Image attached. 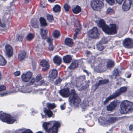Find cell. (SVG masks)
<instances>
[{
    "label": "cell",
    "instance_id": "15",
    "mask_svg": "<svg viewBox=\"0 0 133 133\" xmlns=\"http://www.w3.org/2000/svg\"><path fill=\"white\" fill-rule=\"evenodd\" d=\"M40 64L41 65V66L43 68L46 67V68H49V65H48L49 64H48V62L46 60L44 59L42 60L40 62ZM47 70H48L47 68Z\"/></svg>",
    "mask_w": 133,
    "mask_h": 133
},
{
    "label": "cell",
    "instance_id": "26",
    "mask_svg": "<svg viewBox=\"0 0 133 133\" xmlns=\"http://www.w3.org/2000/svg\"><path fill=\"white\" fill-rule=\"evenodd\" d=\"M7 63L6 60L3 57L2 55H1V62L0 64L1 66H4Z\"/></svg>",
    "mask_w": 133,
    "mask_h": 133
},
{
    "label": "cell",
    "instance_id": "28",
    "mask_svg": "<svg viewBox=\"0 0 133 133\" xmlns=\"http://www.w3.org/2000/svg\"><path fill=\"white\" fill-rule=\"evenodd\" d=\"M114 63L112 60H109L107 63V66L108 68H112L114 66Z\"/></svg>",
    "mask_w": 133,
    "mask_h": 133
},
{
    "label": "cell",
    "instance_id": "8",
    "mask_svg": "<svg viewBox=\"0 0 133 133\" xmlns=\"http://www.w3.org/2000/svg\"><path fill=\"white\" fill-rule=\"evenodd\" d=\"M123 45L126 48H132L133 47V40L130 38H126L123 41Z\"/></svg>",
    "mask_w": 133,
    "mask_h": 133
},
{
    "label": "cell",
    "instance_id": "33",
    "mask_svg": "<svg viewBox=\"0 0 133 133\" xmlns=\"http://www.w3.org/2000/svg\"><path fill=\"white\" fill-rule=\"evenodd\" d=\"M109 82L108 80H102L99 81V83L97 85V86H98L102 84H106V83H107Z\"/></svg>",
    "mask_w": 133,
    "mask_h": 133
},
{
    "label": "cell",
    "instance_id": "44",
    "mask_svg": "<svg viewBox=\"0 0 133 133\" xmlns=\"http://www.w3.org/2000/svg\"><path fill=\"white\" fill-rule=\"evenodd\" d=\"M116 1L117 2H118V3L119 4H121L123 1V0H116Z\"/></svg>",
    "mask_w": 133,
    "mask_h": 133
},
{
    "label": "cell",
    "instance_id": "5",
    "mask_svg": "<svg viewBox=\"0 0 133 133\" xmlns=\"http://www.w3.org/2000/svg\"><path fill=\"white\" fill-rule=\"evenodd\" d=\"M91 6L92 9L96 11H100L104 7V4L99 0H94L91 2Z\"/></svg>",
    "mask_w": 133,
    "mask_h": 133
},
{
    "label": "cell",
    "instance_id": "42",
    "mask_svg": "<svg viewBox=\"0 0 133 133\" xmlns=\"http://www.w3.org/2000/svg\"><path fill=\"white\" fill-rule=\"evenodd\" d=\"M20 75V72H19V71L16 72L14 73V75L16 77H17V76H19Z\"/></svg>",
    "mask_w": 133,
    "mask_h": 133
},
{
    "label": "cell",
    "instance_id": "12",
    "mask_svg": "<svg viewBox=\"0 0 133 133\" xmlns=\"http://www.w3.org/2000/svg\"><path fill=\"white\" fill-rule=\"evenodd\" d=\"M5 48L6 54L8 57H11L13 54V49L12 47L8 44L6 45Z\"/></svg>",
    "mask_w": 133,
    "mask_h": 133
},
{
    "label": "cell",
    "instance_id": "9",
    "mask_svg": "<svg viewBox=\"0 0 133 133\" xmlns=\"http://www.w3.org/2000/svg\"><path fill=\"white\" fill-rule=\"evenodd\" d=\"M132 0H126L123 5V9L124 11H128L130 10L132 4Z\"/></svg>",
    "mask_w": 133,
    "mask_h": 133
},
{
    "label": "cell",
    "instance_id": "2",
    "mask_svg": "<svg viewBox=\"0 0 133 133\" xmlns=\"http://www.w3.org/2000/svg\"><path fill=\"white\" fill-rule=\"evenodd\" d=\"M121 113L126 114L133 112V103L125 100L121 103L120 105Z\"/></svg>",
    "mask_w": 133,
    "mask_h": 133
},
{
    "label": "cell",
    "instance_id": "37",
    "mask_svg": "<svg viewBox=\"0 0 133 133\" xmlns=\"http://www.w3.org/2000/svg\"><path fill=\"white\" fill-rule=\"evenodd\" d=\"M106 1L109 5L111 6L114 5L115 3L114 0H106Z\"/></svg>",
    "mask_w": 133,
    "mask_h": 133
},
{
    "label": "cell",
    "instance_id": "34",
    "mask_svg": "<svg viewBox=\"0 0 133 133\" xmlns=\"http://www.w3.org/2000/svg\"><path fill=\"white\" fill-rule=\"evenodd\" d=\"M47 18L48 21L50 22H53L54 20V17L52 15H47Z\"/></svg>",
    "mask_w": 133,
    "mask_h": 133
},
{
    "label": "cell",
    "instance_id": "25",
    "mask_svg": "<svg viewBox=\"0 0 133 133\" xmlns=\"http://www.w3.org/2000/svg\"><path fill=\"white\" fill-rule=\"evenodd\" d=\"M44 112H45V113L46 114H47L49 117H51L52 116H53V113L50 110L45 109L44 111Z\"/></svg>",
    "mask_w": 133,
    "mask_h": 133
},
{
    "label": "cell",
    "instance_id": "47",
    "mask_svg": "<svg viewBox=\"0 0 133 133\" xmlns=\"http://www.w3.org/2000/svg\"><path fill=\"white\" fill-rule=\"evenodd\" d=\"M27 130V131H24L23 132H32V131H30V130Z\"/></svg>",
    "mask_w": 133,
    "mask_h": 133
},
{
    "label": "cell",
    "instance_id": "22",
    "mask_svg": "<svg viewBox=\"0 0 133 133\" xmlns=\"http://www.w3.org/2000/svg\"><path fill=\"white\" fill-rule=\"evenodd\" d=\"M78 66V62L77 61H75L74 62H73L71 65H70L69 66V68L70 69L73 70L75 69L76 68H77V67Z\"/></svg>",
    "mask_w": 133,
    "mask_h": 133
},
{
    "label": "cell",
    "instance_id": "3",
    "mask_svg": "<svg viewBox=\"0 0 133 133\" xmlns=\"http://www.w3.org/2000/svg\"><path fill=\"white\" fill-rule=\"evenodd\" d=\"M70 96L69 100L70 104L75 107H78L81 100L77 94H76L75 90H72L71 94Z\"/></svg>",
    "mask_w": 133,
    "mask_h": 133
},
{
    "label": "cell",
    "instance_id": "14",
    "mask_svg": "<svg viewBox=\"0 0 133 133\" xmlns=\"http://www.w3.org/2000/svg\"><path fill=\"white\" fill-rule=\"evenodd\" d=\"M118 101H114L113 102H112L109 105L107 106V110L109 111H112L116 109L118 106Z\"/></svg>",
    "mask_w": 133,
    "mask_h": 133
},
{
    "label": "cell",
    "instance_id": "11",
    "mask_svg": "<svg viewBox=\"0 0 133 133\" xmlns=\"http://www.w3.org/2000/svg\"><path fill=\"white\" fill-rule=\"evenodd\" d=\"M32 74L30 72H28L26 74H23L22 76V79L23 81L27 82L29 81L32 77Z\"/></svg>",
    "mask_w": 133,
    "mask_h": 133
},
{
    "label": "cell",
    "instance_id": "43",
    "mask_svg": "<svg viewBox=\"0 0 133 133\" xmlns=\"http://www.w3.org/2000/svg\"><path fill=\"white\" fill-rule=\"evenodd\" d=\"M61 79H60V78H59V79H58L57 80H56V82H55V83H56V84H59V83H60V82H61Z\"/></svg>",
    "mask_w": 133,
    "mask_h": 133
},
{
    "label": "cell",
    "instance_id": "36",
    "mask_svg": "<svg viewBox=\"0 0 133 133\" xmlns=\"http://www.w3.org/2000/svg\"><path fill=\"white\" fill-rule=\"evenodd\" d=\"M49 124V123H45L43 124V128H44L47 131H48V126Z\"/></svg>",
    "mask_w": 133,
    "mask_h": 133
},
{
    "label": "cell",
    "instance_id": "35",
    "mask_svg": "<svg viewBox=\"0 0 133 133\" xmlns=\"http://www.w3.org/2000/svg\"><path fill=\"white\" fill-rule=\"evenodd\" d=\"M107 13L108 15H112L114 13V11L111 8H109L107 11Z\"/></svg>",
    "mask_w": 133,
    "mask_h": 133
},
{
    "label": "cell",
    "instance_id": "24",
    "mask_svg": "<svg viewBox=\"0 0 133 133\" xmlns=\"http://www.w3.org/2000/svg\"><path fill=\"white\" fill-rule=\"evenodd\" d=\"M57 71L56 70L54 69L52 70L51 73V77L52 78L54 79L56 78V77L57 76Z\"/></svg>",
    "mask_w": 133,
    "mask_h": 133
},
{
    "label": "cell",
    "instance_id": "45",
    "mask_svg": "<svg viewBox=\"0 0 133 133\" xmlns=\"http://www.w3.org/2000/svg\"><path fill=\"white\" fill-rule=\"evenodd\" d=\"M130 131L133 130V125H131L130 126Z\"/></svg>",
    "mask_w": 133,
    "mask_h": 133
},
{
    "label": "cell",
    "instance_id": "13",
    "mask_svg": "<svg viewBox=\"0 0 133 133\" xmlns=\"http://www.w3.org/2000/svg\"><path fill=\"white\" fill-rule=\"evenodd\" d=\"M60 126V124L59 123H55L54 124L53 126L48 130V132L52 133H57L58 131V129Z\"/></svg>",
    "mask_w": 133,
    "mask_h": 133
},
{
    "label": "cell",
    "instance_id": "17",
    "mask_svg": "<svg viewBox=\"0 0 133 133\" xmlns=\"http://www.w3.org/2000/svg\"><path fill=\"white\" fill-rule=\"evenodd\" d=\"M65 44L69 47H72L74 44V42L72 39L69 38H67L65 41Z\"/></svg>",
    "mask_w": 133,
    "mask_h": 133
},
{
    "label": "cell",
    "instance_id": "40",
    "mask_svg": "<svg viewBox=\"0 0 133 133\" xmlns=\"http://www.w3.org/2000/svg\"><path fill=\"white\" fill-rule=\"evenodd\" d=\"M97 48H98V49L100 50H102L104 48V47L101 44H98L97 46Z\"/></svg>",
    "mask_w": 133,
    "mask_h": 133
},
{
    "label": "cell",
    "instance_id": "6",
    "mask_svg": "<svg viewBox=\"0 0 133 133\" xmlns=\"http://www.w3.org/2000/svg\"><path fill=\"white\" fill-rule=\"evenodd\" d=\"M1 119L3 122L9 124L13 123L15 121L10 115L4 113L1 114Z\"/></svg>",
    "mask_w": 133,
    "mask_h": 133
},
{
    "label": "cell",
    "instance_id": "48",
    "mask_svg": "<svg viewBox=\"0 0 133 133\" xmlns=\"http://www.w3.org/2000/svg\"><path fill=\"white\" fill-rule=\"evenodd\" d=\"M35 79L33 78V79H32V81H31V82H34L35 81Z\"/></svg>",
    "mask_w": 133,
    "mask_h": 133
},
{
    "label": "cell",
    "instance_id": "20",
    "mask_svg": "<svg viewBox=\"0 0 133 133\" xmlns=\"http://www.w3.org/2000/svg\"><path fill=\"white\" fill-rule=\"evenodd\" d=\"M47 30H46L42 29H41V34L43 39H45L47 38Z\"/></svg>",
    "mask_w": 133,
    "mask_h": 133
},
{
    "label": "cell",
    "instance_id": "27",
    "mask_svg": "<svg viewBox=\"0 0 133 133\" xmlns=\"http://www.w3.org/2000/svg\"><path fill=\"white\" fill-rule=\"evenodd\" d=\"M40 22L42 26H46L47 25V23L46 22V20H45V18H40Z\"/></svg>",
    "mask_w": 133,
    "mask_h": 133
},
{
    "label": "cell",
    "instance_id": "39",
    "mask_svg": "<svg viewBox=\"0 0 133 133\" xmlns=\"http://www.w3.org/2000/svg\"><path fill=\"white\" fill-rule=\"evenodd\" d=\"M42 76H41V75H39L38 76H37V77H36V81L37 82H39V81L42 79Z\"/></svg>",
    "mask_w": 133,
    "mask_h": 133
},
{
    "label": "cell",
    "instance_id": "41",
    "mask_svg": "<svg viewBox=\"0 0 133 133\" xmlns=\"http://www.w3.org/2000/svg\"><path fill=\"white\" fill-rule=\"evenodd\" d=\"M6 89V87L5 86L2 85L0 86V91H1L5 90Z\"/></svg>",
    "mask_w": 133,
    "mask_h": 133
},
{
    "label": "cell",
    "instance_id": "23",
    "mask_svg": "<svg viewBox=\"0 0 133 133\" xmlns=\"http://www.w3.org/2000/svg\"><path fill=\"white\" fill-rule=\"evenodd\" d=\"M47 42L49 44V49L50 50L52 51V50H53V48H54L53 45H52V39H50V38H48L47 40Z\"/></svg>",
    "mask_w": 133,
    "mask_h": 133
},
{
    "label": "cell",
    "instance_id": "4",
    "mask_svg": "<svg viewBox=\"0 0 133 133\" xmlns=\"http://www.w3.org/2000/svg\"><path fill=\"white\" fill-rule=\"evenodd\" d=\"M127 90V87H121L119 89L118 91H117L116 92L112 95H111L110 96H109L106 101L104 102V104H106L109 102L110 100L115 98L121 95L123 92H125Z\"/></svg>",
    "mask_w": 133,
    "mask_h": 133
},
{
    "label": "cell",
    "instance_id": "30",
    "mask_svg": "<svg viewBox=\"0 0 133 133\" xmlns=\"http://www.w3.org/2000/svg\"><path fill=\"white\" fill-rule=\"evenodd\" d=\"M60 7L58 5H56L54 7L53 10L55 12H58L60 11Z\"/></svg>",
    "mask_w": 133,
    "mask_h": 133
},
{
    "label": "cell",
    "instance_id": "38",
    "mask_svg": "<svg viewBox=\"0 0 133 133\" xmlns=\"http://www.w3.org/2000/svg\"><path fill=\"white\" fill-rule=\"evenodd\" d=\"M64 8L65 9L66 11L68 12V11H69L70 9V6L68 5V4H65V5H64Z\"/></svg>",
    "mask_w": 133,
    "mask_h": 133
},
{
    "label": "cell",
    "instance_id": "32",
    "mask_svg": "<svg viewBox=\"0 0 133 133\" xmlns=\"http://www.w3.org/2000/svg\"><path fill=\"white\" fill-rule=\"evenodd\" d=\"M47 106L50 109H53L56 107V106L55 104H48Z\"/></svg>",
    "mask_w": 133,
    "mask_h": 133
},
{
    "label": "cell",
    "instance_id": "16",
    "mask_svg": "<svg viewBox=\"0 0 133 133\" xmlns=\"http://www.w3.org/2000/svg\"><path fill=\"white\" fill-rule=\"evenodd\" d=\"M53 61L55 64H60L62 63V60L61 58L58 56H55L53 59Z\"/></svg>",
    "mask_w": 133,
    "mask_h": 133
},
{
    "label": "cell",
    "instance_id": "31",
    "mask_svg": "<svg viewBox=\"0 0 133 133\" xmlns=\"http://www.w3.org/2000/svg\"><path fill=\"white\" fill-rule=\"evenodd\" d=\"M34 37V35L32 34H31V33H30V34H29V35H28L27 36V39L28 41H31V40H32L33 39Z\"/></svg>",
    "mask_w": 133,
    "mask_h": 133
},
{
    "label": "cell",
    "instance_id": "21",
    "mask_svg": "<svg viewBox=\"0 0 133 133\" xmlns=\"http://www.w3.org/2000/svg\"><path fill=\"white\" fill-rule=\"evenodd\" d=\"M81 11V9L79 6H77L73 9V12L75 14H78Z\"/></svg>",
    "mask_w": 133,
    "mask_h": 133
},
{
    "label": "cell",
    "instance_id": "18",
    "mask_svg": "<svg viewBox=\"0 0 133 133\" xmlns=\"http://www.w3.org/2000/svg\"><path fill=\"white\" fill-rule=\"evenodd\" d=\"M25 56H26V52L24 51H22L18 54V59L20 61L22 60L25 58Z\"/></svg>",
    "mask_w": 133,
    "mask_h": 133
},
{
    "label": "cell",
    "instance_id": "29",
    "mask_svg": "<svg viewBox=\"0 0 133 133\" xmlns=\"http://www.w3.org/2000/svg\"><path fill=\"white\" fill-rule=\"evenodd\" d=\"M53 35L54 37L55 38H58L60 36V33L58 30H55L53 32Z\"/></svg>",
    "mask_w": 133,
    "mask_h": 133
},
{
    "label": "cell",
    "instance_id": "1",
    "mask_svg": "<svg viewBox=\"0 0 133 133\" xmlns=\"http://www.w3.org/2000/svg\"><path fill=\"white\" fill-rule=\"evenodd\" d=\"M99 26L101 28L104 32L109 35H114L116 34L117 27L116 25L111 24L110 26L107 25L103 20H100L99 22Z\"/></svg>",
    "mask_w": 133,
    "mask_h": 133
},
{
    "label": "cell",
    "instance_id": "46",
    "mask_svg": "<svg viewBox=\"0 0 133 133\" xmlns=\"http://www.w3.org/2000/svg\"><path fill=\"white\" fill-rule=\"evenodd\" d=\"M48 1L50 2V3H53V2L55 1V0H48Z\"/></svg>",
    "mask_w": 133,
    "mask_h": 133
},
{
    "label": "cell",
    "instance_id": "7",
    "mask_svg": "<svg viewBox=\"0 0 133 133\" xmlns=\"http://www.w3.org/2000/svg\"><path fill=\"white\" fill-rule=\"evenodd\" d=\"M88 36L92 38H98L99 37V33L97 28L94 27L88 32Z\"/></svg>",
    "mask_w": 133,
    "mask_h": 133
},
{
    "label": "cell",
    "instance_id": "10",
    "mask_svg": "<svg viewBox=\"0 0 133 133\" xmlns=\"http://www.w3.org/2000/svg\"><path fill=\"white\" fill-rule=\"evenodd\" d=\"M59 93L63 97L67 98L70 96L71 94V93L70 92V90L68 88H66L62 89L59 92Z\"/></svg>",
    "mask_w": 133,
    "mask_h": 133
},
{
    "label": "cell",
    "instance_id": "19",
    "mask_svg": "<svg viewBox=\"0 0 133 133\" xmlns=\"http://www.w3.org/2000/svg\"><path fill=\"white\" fill-rule=\"evenodd\" d=\"M72 57L70 55H67L64 56L63 58L64 62L66 63H69L71 61Z\"/></svg>",
    "mask_w": 133,
    "mask_h": 133
}]
</instances>
